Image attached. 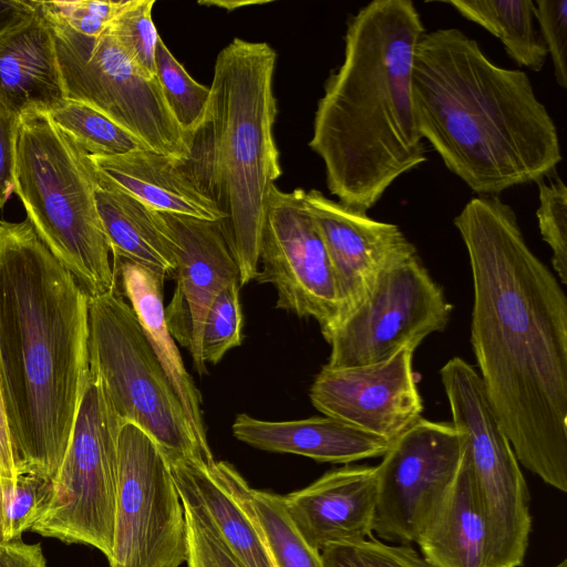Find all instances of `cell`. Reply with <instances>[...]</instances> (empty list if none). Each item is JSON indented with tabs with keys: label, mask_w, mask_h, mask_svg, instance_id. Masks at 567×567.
<instances>
[{
	"label": "cell",
	"mask_w": 567,
	"mask_h": 567,
	"mask_svg": "<svg viewBox=\"0 0 567 567\" xmlns=\"http://www.w3.org/2000/svg\"><path fill=\"white\" fill-rule=\"evenodd\" d=\"M17 476L14 453L0 389V481L16 482Z\"/></svg>",
	"instance_id": "obj_40"
},
{
	"label": "cell",
	"mask_w": 567,
	"mask_h": 567,
	"mask_svg": "<svg viewBox=\"0 0 567 567\" xmlns=\"http://www.w3.org/2000/svg\"><path fill=\"white\" fill-rule=\"evenodd\" d=\"M13 178L27 219L89 298L116 290L95 202L97 171L48 113L30 110L19 115Z\"/></svg>",
	"instance_id": "obj_6"
},
{
	"label": "cell",
	"mask_w": 567,
	"mask_h": 567,
	"mask_svg": "<svg viewBox=\"0 0 567 567\" xmlns=\"http://www.w3.org/2000/svg\"><path fill=\"white\" fill-rule=\"evenodd\" d=\"M553 567H567V559L561 560L560 563H558L557 565H555Z\"/></svg>",
	"instance_id": "obj_42"
},
{
	"label": "cell",
	"mask_w": 567,
	"mask_h": 567,
	"mask_svg": "<svg viewBox=\"0 0 567 567\" xmlns=\"http://www.w3.org/2000/svg\"><path fill=\"white\" fill-rule=\"evenodd\" d=\"M38 0H0V33L37 11Z\"/></svg>",
	"instance_id": "obj_41"
},
{
	"label": "cell",
	"mask_w": 567,
	"mask_h": 567,
	"mask_svg": "<svg viewBox=\"0 0 567 567\" xmlns=\"http://www.w3.org/2000/svg\"><path fill=\"white\" fill-rule=\"evenodd\" d=\"M110 567H181L187 557L185 511L167 461L140 427L124 423Z\"/></svg>",
	"instance_id": "obj_11"
},
{
	"label": "cell",
	"mask_w": 567,
	"mask_h": 567,
	"mask_svg": "<svg viewBox=\"0 0 567 567\" xmlns=\"http://www.w3.org/2000/svg\"><path fill=\"white\" fill-rule=\"evenodd\" d=\"M473 280L471 344L518 463L567 492V296L514 209L471 198L454 218Z\"/></svg>",
	"instance_id": "obj_1"
},
{
	"label": "cell",
	"mask_w": 567,
	"mask_h": 567,
	"mask_svg": "<svg viewBox=\"0 0 567 567\" xmlns=\"http://www.w3.org/2000/svg\"><path fill=\"white\" fill-rule=\"evenodd\" d=\"M231 429L237 440L252 447L332 464L383 456L391 444L385 437L329 416L265 421L240 413Z\"/></svg>",
	"instance_id": "obj_21"
},
{
	"label": "cell",
	"mask_w": 567,
	"mask_h": 567,
	"mask_svg": "<svg viewBox=\"0 0 567 567\" xmlns=\"http://www.w3.org/2000/svg\"><path fill=\"white\" fill-rule=\"evenodd\" d=\"M239 282L225 287L210 303L202 332V359L216 364L228 350L243 341V312L239 302Z\"/></svg>",
	"instance_id": "obj_32"
},
{
	"label": "cell",
	"mask_w": 567,
	"mask_h": 567,
	"mask_svg": "<svg viewBox=\"0 0 567 567\" xmlns=\"http://www.w3.org/2000/svg\"><path fill=\"white\" fill-rule=\"evenodd\" d=\"M155 75L171 113L187 137L204 115L209 86L188 74L161 37L156 45Z\"/></svg>",
	"instance_id": "obj_30"
},
{
	"label": "cell",
	"mask_w": 567,
	"mask_h": 567,
	"mask_svg": "<svg viewBox=\"0 0 567 567\" xmlns=\"http://www.w3.org/2000/svg\"><path fill=\"white\" fill-rule=\"evenodd\" d=\"M453 306L417 254L399 259L377 278L360 303L324 338L331 368L385 361L402 348L443 331Z\"/></svg>",
	"instance_id": "obj_12"
},
{
	"label": "cell",
	"mask_w": 567,
	"mask_h": 567,
	"mask_svg": "<svg viewBox=\"0 0 567 567\" xmlns=\"http://www.w3.org/2000/svg\"><path fill=\"white\" fill-rule=\"evenodd\" d=\"M154 0H123L106 32L130 60L148 76L155 75V54L159 39L152 19Z\"/></svg>",
	"instance_id": "obj_31"
},
{
	"label": "cell",
	"mask_w": 567,
	"mask_h": 567,
	"mask_svg": "<svg viewBox=\"0 0 567 567\" xmlns=\"http://www.w3.org/2000/svg\"><path fill=\"white\" fill-rule=\"evenodd\" d=\"M184 503L198 507L243 567H275L250 503V486L227 462L166 460Z\"/></svg>",
	"instance_id": "obj_19"
},
{
	"label": "cell",
	"mask_w": 567,
	"mask_h": 567,
	"mask_svg": "<svg viewBox=\"0 0 567 567\" xmlns=\"http://www.w3.org/2000/svg\"><path fill=\"white\" fill-rule=\"evenodd\" d=\"M124 423L92 375L81 398L70 441L53 478V493L30 530L112 556L117 493V445Z\"/></svg>",
	"instance_id": "obj_9"
},
{
	"label": "cell",
	"mask_w": 567,
	"mask_h": 567,
	"mask_svg": "<svg viewBox=\"0 0 567 567\" xmlns=\"http://www.w3.org/2000/svg\"><path fill=\"white\" fill-rule=\"evenodd\" d=\"M276 61L268 43L234 39L216 58L204 115L187 134L184 164L225 217L239 286L257 277L269 194L281 175L274 138Z\"/></svg>",
	"instance_id": "obj_5"
},
{
	"label": "cell",
	"mask_w": 567,
	"mask_h": 567,
	"mask_svg": "<svg viewBox=\"0 0 567 567\" xmlns=\"http://www.w3.org/2000/svg\"><path fill=\"white\" fill-rule=\"evenodd\" d=\"M18 117L0 102V212L14 189V132Z\"/></svg>",
	"instance_id": "obj_38"
},
{
	"label": "cell",
	"mask_w": 567,
	"mask_h": 567,
	"mask_svg": "<svg viewBox=\"0 0 567 567\" xmlns=\"http://www.w3.org/2000/svg\"><path fill=\"white\" fill-rule=\"evenodd\" d=\"M90 369L123 423L145 432L166 460L212 464L138 319L117 289L90 298Z\"/></svg>",
	"instance_id": "obj_7"
},
{
	"label": "cell",
	"mask_w": 567,
	"mask_h": 567,
	"mask_svg": "<svg viewBox=\"0 0 567 567\" xmlns=\"http://www.w3.org/2000/svg\"><path fill=\"white\" fill-rule=\"evenodd\" d=\"M161 214L175 246L176 288L165 308L167 326L190 353L197 373L204 375L205 317L215 297L231 282H239L238 265L221 220Z\"/></svg>",
	"instance_id": "obj_16"
},
{
	"label": "cell",
	"mask_w": 567,
	"mask_h": 567,
	"mask_svg": "<svg viewBox=\"0 0 567 567\" xmlns=\"http://www.w3.org/2000/svg\"><path fill=\"white\" fill-rule=\"evenodd\" d=\"M452 424L464 435L468 468L487 534V566L523 565L532 532L529 492L476 370L458 357L440 370Z\"/></svg>",
	"instance_id": "obj_8"
},
{
	"label": "cell",
	"mask_w": 567,
	"mask_h": 567,
	"mask_svg": "<svg viewBox=\"0 0 567 567\" xmlns=\"http://www.w3.org/2000/svg\"><path fill=\"white\" fill-rule=\"evenodd\" d=\"M0 567H48L41 544L0 542Z\"/></svg>",
	"instance_id": "obj_39"
},
{
	"label": "cell",
	"mask_w": 567,
	"mask_h": 567,
	"mask_svg": "<svg viewBox=\"0 0 567 567\" xmlns=\"http://www.w3.org/2000/svg\"><path fill=\"white\" fill-rule=\"evenodd\" d=\"M538 200L536 216L542 238L551 249L558 280L567 285V189L561 178L539 181Z\"/></svg>",
	"instance_id": "obj_34"
},
{
	"label": "cell",
	"mask_w": 567,
	"mask_h": 567,
	"mask_svg": "<svg viewBox=\"0 0 567 567\" xmlns=\"http://www.w3.org/2000/svg\"><path fill=\"white\" fill-rule=\"evenodd\" d=\"M91 158L101 175L154 210L207 220L225 219L200 190L184 159L151 150Z\"/></svg>",
	"instance_id": "obj_22"
},
{
	"label": "cell",
	"mask_w": 567,
	"mask_h": 567,
	"mask_svg": "<svg viewBox=\"0 0 567 567\" xmlns=\"http://www.w3.org/2000/svg\"><path fill=\"white\" fill-rule=\"evenodd\" d=\"M116 281L130 301L153 352L175 390L202 446L210 451L202 413L200 393L186 370L176 341L167 326L163 287L144 268L118 261L112 265Z\"/></svg>",
	"instance_id": "obj_25"
},
{
	"label": "cell",
	"mask_w": 567,
	"mask_h": 567,
	"mask_svg": "<svg viewBox=\"0 0 567 567\" xmlns=\"http://www.w3.org/2000/svg\"><path fill=\"white\" fill-rule=\"evenodd\" d=\"M433 567H488L487 534L468 468H460L415 540Z\"/></svg>",
	"instance_id": "obj_24"
},
{
	"label": "cell",
	"mask_w": 567,
	"mask_h": 567,
	"mask_svg": "<svg viewBox=\"0 0 567 567\" xmlns=\"http://www.w3.org/2000/svg\"><path fill=\"white\" fill-rule=\"evenodd\" d=\"M122 3L123 0H38L39 10L48 21L63 24L80 34L92 38L106 32Z\"/></svg>",
	"instance_id": "obj_35"
},
{
	"label": "cell",
	"mask_w": 567,
	"mask_h": 567,
	"mask_svg": "<svg viewBox=\"0 0 567 567\" xmlns=\"http://www.w3.org/2000/svg\"><path fill=\"white\" fill-rule=\"evenodd\" d=\"M305 190L270 189L257 280L271 284L276 306L313 318L326 338L340 319V300L324 244L305 204Z\"/></svg>",
	"instance_id": "obj_14"
},
{
	"label": "cell",
	"mask_w": 567,
	"mask_h": 567,
	"mask_svg": "<svg viewBox=\"0 0 567 567\" xmlns=\"http://www.w3.org/2000/svg\"><path fill=\"white\" fill-rule=\"evenodd\" d=\"M411 91L422 138L478 196L538 183L563 158L555 122L527 73L495 64L460 29L421 35Z\"/></svg>",
	"instance_id": "obj_3"
},
{
	"label": "cell",
	"mask_w": 567,
	"mask_h": 567,
	"mask_svg": "<svg viewBox=\"0 0 567 567\" xmlns=\"http://www.w3.org/2000/svg\"><path fill=\"white\" fill-rule=\"evenodd\" d=\"M53 480L31 472L19 473L16 482L0 481V542L21 539L45 512Z\"/></svg>",
	"instance_id": "obj_29"
},
{
	"label": "cell",
	"mask_w": 567,
	"mask_h": 567,
	"mask_svg": "<svg viewBox=\"0 0 567 567\" xmlns=\"http://www.w3.org/2000/svg\"><path fill=\"white\" fill-rule=\"evenodd\" d=\"M66 100L54 37L37 11L0 33V102L20 115L48 113Z\"/></svg>",
	"instance_id": "obj_20"
},
{
	"label": "cell",
	"mask_w": 567,
	"mask_h": 567,
	"mask_svg": "<svg viewBox=\"0 0 567 567\" xmlns=\"http://www.w3.org/2000/svg\"><path fill=\"white\" fill-rule=\"evenodd\" d=\"M305 204L333 270L340 300L339 323L388 266L416 254V248L398 225L375 220L320 190L306 192Z\"/></svg>",
	"instance_id": "obj_17"
},
{
	"label": "cell",
	"mask_w": 567,
	"mask_h": 567,
	"mask_svg": "<svg viewBox=\"0 0 567 567\" xmlns=\"http://www.w3.org/2000/svg\"><path fill=\"white\" fill-rule=\"evenodd\" d=\"M377 497V466L346 465L284 496V502L303 539L321 551L371 538Z\"/></svg>",
	"instance_id": "obj_18"
},
{
	"label": "cell",
	"mask_w": 567,
	"mask_h": 567,
	"mask_svg": "<svg viewBox=\"0 0 567 567\" xmlns=\"http://www.w3.org/2000/svg\"><path fill=\"white\" fill-rule=\"evenodd\" d=\"M95 202L113 264L126 261L137 265L162 284L174 277L175 246L159 212L99 172Z\"/></svg>",
	"instance_id": "obj_23"
},
{
	"label": "cell",
	"mask_w": 567,
	"mask_h": 567,
	"mask_svg": "<svg viewBox=\"0 0 567 567\" xmlns=\"http://www.w3.org/2000/svg\"><path fill=\"white\" fill-rule=\"evenodd\" d=\"M48 22L66 99L97 110L151 151L187 158L186 134L171 113L156 76L141 71L107 32L92 38Z\"/></svg>",
	"instance_id": "obj_10"
},
{
	"label": "cell",
	"mask_w": 567,
	"mask_h": 567,
	"mask_svg": "<svg viewBox=\"0 0 567 567\" xmlns=\"http://www.w3.org/2000/svg\"><path fill=\"white\" fill-rule=\"evenodd\" d=\"M464 435L452 423L419 419L394 439L377 465L373 534L384 543L410 545L454 480Z\"/></svg>",
	"instance_id": "obj_13"
},
{
	"label": "cell",
	"mask_w": 567,
	"mask_h": 567,
	"mask_svg": "<svg viewBox=\"0 0 567 567\" xmlns=\"http://www.w3.org/2000/svg\"><path fill=\"white\" fill-rule=\"evenodd\" d=\"M320 554L324 567H433L411 545H390L374 536L332 544Z\"/></svg>",
	"instance_id": "obj_33"
},
{
	"label": "cell",
	"mask_w": 567,
	"mask_h": 567,
	"mask_svg": "<svg viewBox=\"0 0 567 567\" xmlns=\"http://www.w3.org/2000/svg\"><path fill=\"white\" fill-rule=\"evenodd\" d=\"M90 298L31 223L0 218V389L17 472L53 480L91 379Z\"/></svg>",
	"instance_id": "obj_2"
},
{
	"label": "cell",
	"mask_w": 567,
	"mask_h": 567,
	"mask_svg": "<svg viewBox=\"0 0 567 567\" xmlns=\"http://www.w3.org/2000/svg\"><path fill=\"white\" fill-rule=\"evenodd\" d=\"M182 503L186 522V567H243L210 519L198 507Z\"/></svg>",
	"instance_id": "obj_36"
},
{
	"label": "cell",
	"mask_w": 567,
	"mask_h": 567,
	"mask_svg": "<svg viewBox=\"0 0 567 567\" xmlns=\"http://www.w3.org/2000/svg\"><path fill=\"white\" fill-rule=\"evenodd\" d=\"M463 18L486 29L503 43L507 54L519 65L539 72L548 55L535 25L530 0H449Z\"/></svg>",
	"instance_id": "obj_26"
},
{
	"label": "cell",
	"mask_w": 567,
	"mask_h": 567,
	"mask_svg": "<svg viewBox=\"0 0 567 567\" xmlns=\"http://www.w3.org/2000/svg\"><path fill=\"white\" fill-rule=\"evenodd\" d=\"M424 32L411 0H374L348 19L343 61L327 78L309 142L343 205L367 213L427 161L411 91Z\"/></svg>",
	"instance_id": "obj_4"
},
{
	"label": "cell",
	"mask_w": 567,
	"mask_h": 567,
	"mask_svg": "<svg viewBox=\"0 0 567 567\" xmlns=\"http://www.w3.org/2000/svg\"><path fill=\"white\" fill-rule=\"evenodd\" d=\"M534 16L551 59L556 82L567 89V0H537Z\"/></svg>",
	"instance_id": "obj_37"
},
{
	"label": "cell",
	"mask_w": 567,
	"mask_h": 567,
	"mask_svg": "<svg viewBox=\"0 0 567 567\" xmlns=\"http://www.w3.org/2000/svg\"><path fill=\"white\" fill-rule=\"evenodd\" d=\"M48 115L90 156H115L150 150L133 134L82 102L66 99Z\"/></svg>",
	"instance_id": "obj_27"
},
{
	"label": "cell",
	"mask_w": 567,
	"mask_h": 567,
	"mask_svg": "<svg viewBox=\"0 0 567 567\" xmlns=\"http://www.w3.org/2000/svg\"><path fill=\"white\" fill-rule=\"evenodd\" d=\"M416 348L406 346L390 359L368 365L322 367L310 388L312 405L324 416L392 442L422 417L412 367Z\"/></svg>",
	"instance_id": "obj_15"
},
{
	"label": "cell",
	"mask_w": 567,
	"mask_h": 567,
	"mask_svg": "<svg viewBox=\"0 0 567 567\" xmlns=\"http://www.w3.org/2000/svg\"><path fill=\"white\" fill-rule=\"evenodd\" d=\"M249 497L275 567H324L320 551L293 525L284 496L250 488Z\"/></svg>",
	"instance_id": "obj_28"
}]
</instances>
